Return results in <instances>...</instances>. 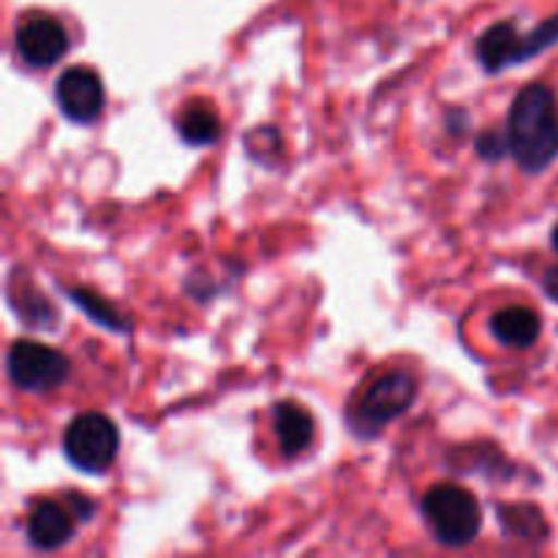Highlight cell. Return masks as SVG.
Wrapping results in <instances>:
<instances>
[{
  "label": "cell",
  "instance_id": "9c48e42d",
  "mask_svg": "<svg viewBox=\"0 0 558 558\" xmlns=\"http://www.w3.org/2000/svg\"><path fill=\"white\" fill-rule=\"evenodd\" d=\"M74 512L69 505H58V501H41L36 510L27 515V543L36 550H58L74 537Z\"/></svg>",
  "mask_w": 558,
  "mask_h": 558
},
{
  "label": "cell",
  "instance_id": "7a4b0ae2",
  "mask_svg": "<svg viewBox=\"0 0 558 558\" xmlns=\"http://www.w3.org/2000/svg\"><path fill=\"white\" fill-rule=\"evenodd\" d=\"M423 518L436 543L445 548H466L480 537L483 510L474 494L452 483L434 485L423 499Z\"/></svg>",
  "mask_w": 558,
  "mask_h": 558
},
{
  "label": "cell",
  "instance_id": "4fadbf2b",
  "mask_svg": "<svg viewBox=\"0 0 558 558\" xmlns=\"http://www.w3.org/2000/svg\"><path fill=\"white\" fill-rule=\"evenodd\" d=\"M499 523L505 532L515 539H529V543H543L548 539V521L534 505H499Z\"/></svg>",
  "mask_w": 558,
  "mask_h": 558
},
{
  "label": "cell",
  "instance_id": "5b68a950",
  "mask_svg": "<svg viewBox=\"0 0 558 558\" xmlns=\"http://www.w3.org/2000/svg\"><path fill=\"white\" fill-rule=\"evenodd\" d=\"M120 450L118 425L101 412H85L69 423L63 434V452L82 474H104Z\"/></svg>",
  "mask_w": 558,
  "mask_h": 558
},
{
  "label": "cell",
  "instance_id": "30bf717a",
  "mask_svg": "<svg viewBox=\"0 0 558 558\" xmlns=\"http://www.w3.org/2000/svg\"><path fill=\"white\" fill-rule=\"evenodd\" d=\"M272 430L283 458H298L314 445L316 423L314 414L294 401H281L272 407Z\"/></svg>",
  "mask_w": 558,
  "mask_h": 558
},
{
  "label": "cell",
  "instance_id": "277c9868",
  "mask_svg": "<svg viewBox=\"0 0 558 558\" xmlns=\"http://www.w3.org/2000/svg\"><path fill=\"white\" fill-rule=\"evenodd\" d=\"M417 398V379L407 371H390L371 381L368 390L360 396L352 409V428L360 436H376L385 425L398 420L412 409Z\"/></svg>",
  "mask_w": 558,
  "mask_h": 558
},
{
  "label": "cell",
  "instance_id": "6da1fadb",
  "mask_svg": "<svg viewBox=\"0 0 558 558\" xmlns=\"http://www.w3.org/2000/svg\"><path fill=\"white\" fill-rule=\"evenodd\" d=\"M507 140L518 167L526 174H543L558 158L556 93L543 82L518 90L507 118Z\"/></svg>",
  "mask_w": 558,
  "mask_h": 558
},
{
  "label": "cell",
  "instance_id": "2e32d148",
  "mask_svg": "<svg viewBox=\"0 0 558 558\" xmlns=\"http://www.w3.org/2000/svg\"><path fill=\"white\" fill-rule=\"evenodd\" d=\"M69 510L74 512L76 521H90L93 512H96V505H93L90 499H85V496L76 494V490H71V494H69Z\"/></svg>",
  "mask_w": 558,
  "mask_h": 558
},
{
  "label": "cell",
  "instance_id": "8992f818",
  "mask_svg": "<svg viewBox=\"0 0 558 558\" xmlns=\"http://www.w3.org/2000/svg\"><path fill=\"white\" fill-rule=\"evenodd\" d=\"M11 385L25 392H49L65 385L71 363L58 349L38 341H16L5 357Z\"/></svg>",
  "mask_w": 558,
  "mask_h": 558
},
{
  "label": "cell",
  "instance_id": "5bb4252c",
  "mask_svg": "<svg viewBox=\"0 0 558 558\" xmlns=\"http://www.w3.org/2000/svg\"><path fill=\"white\" fill-rule=\"evenodd\" d=\"M65 294H69L71 303H74L76 308L87 316V319H93L96 325H101L104 330H112V332H129L131 330L129 319H125V316L120 314L114 305H109L107 300L98 298L96 292H90V289H65Z\"/></svg>",
  "mask_w": 558,
  "mask_h": 558
},
{
  "label": "cell",
  "instance_id": "7c38bea8",
  "mask_svg": "<svg viewBox=\"0 0 558 558\" xmlns=\"http://www.w3.org/2000/svg\"><path fill=\"white\" fill-rule=\"evenodd\" d=\"M178 134L185 145L207 147L221 136V120L207 101H191L178 118Z\"/></svg>",
  "mask_w": 558,
  "mask_h": 558
},
{
  "label": "cell",
  "instance_id": "3957f363",
  "mask_svg": "<svg viewBox=\"0 0 558 558\" xmlns=\"http://www.w3.org/2000/svg\"><path fill=\"white\" fill-rule=\"evenodd\" d=\"M558 44V14L539 22L534 31L518 33L515 22H496L477 38V60L488 74L521 65Z\"/></svg>",
  "mask_w": 558,
  "mask_h": 558
},
{
  "label": "cell",
  "instance_id": "ba28073f",
  "mask_svg": "<svg viewBox=\"0 0 558 558\" xmlns=\"http://www.w3.org/2000/svg\"><path fill=\"white\" fill-rule=\"evenodd\" d=\"M14 44L31 69H49L69 52V33L52 16H33L16 27Z\"/></svg>",
  "mask_w": 558,
  "mask_h": 558
},
{
  "label": "cell",
  "instance_id": "52a82bcc",
  "mask_svg": "<svg viewBox=\"0 0 558 558\" xmlns=\"http://www.w3.org/2000/svg\"><path fill=\"white\" fill-rule=\"evenodd\" d=\"M54 101L71 123H93L104 112L101 76L87 65H71L54 82Z\"/></svg>",
  "mask_w": 558,
  "mask_h": 558
},
{
  "label": "cell",
  "instance_id": "8fae6325",
  "mask_svg": "<svg viewBox=\"0 0 558 558\" xmlns=\"http://www.w3.org/2000/svg\"><path fill=\"white\" fill-rule=\"evenodd\" d=\"M490 332L499 343L512 349H529L539 341L543 332V322H539L537 311L526 308V305H507V308L496 311L490 319Z\"/></svg>",
  "mask_w": 558,
  "mask_h": 558
},
{
  "label": "cell",
  "instance_id": "e0dca14e",
  "mask_svg": "<svg viewBox=\"0 0 558 558\" xmlns=\"http://www.w3.org/2000/svg\"><path fill=\"white\" fill-rule=\"evenodd\" d=\"M543 289L548 292L550 300H556L558 303V270L554 267V270H548V276L543 278Z\"/></svg>",
  "mask_w": 558,
  "mask_h": 558
},
{
  "label": "cell",
  "instance_id": "ac0fdd59",
  "mask_svg": "<svg viewBox=\"0 0 558 558\" xmlns=\"http://www.w3.org/2000/svg\"><path fill=\"white\" fill-rule=\"evenodd\" d=\"M550 243H554V248H556V254H558V223L554 227V234H550Z\"/></svg>",
  "mask_w": 558,
  "mask_h": 558
},
{
  "label": "cell",
  "instance_id": "9a60e30c",
  "mask_svg": "<svg viewBox=\"0 0 558 558\" xmlns=\"http://www.w3.org/2000/svg\"><path fill=\"white\" fill-rule=\"evenodd\" d=\"M477 153L485 158V161H499V158H505L507 153H510V140H507V131L505 134L496 129L485 131V134L477 140Z\"/></svg>",
  "mask_w": 558,
  "mask_h": 558
}]
</instances>
